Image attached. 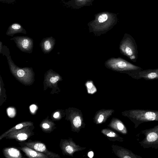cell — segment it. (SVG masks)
<instances>
[{"instance_id": "2e32d148", "label": "cell", "mask_w": 158, "mask_h": 158, "mask_svg": "<svg viewBox=\"0 0 158 158\" xmlns=\"http://www.w3.org/2000/svg\"><path fill=\"white\" fill-rule=\"evenodd\" d=\"M29 45V41L27 39L24 40L22 44L23 47L24 48H27Z\"/></svg>"}, {"instance_id": "d4e9b609", "label": "cell", "mask_w": 158, "mask_h": 158, "mask_svg": "<svg viewBox=\"0 0 158 158\" xmlns=\"http://www.w3.org/2000/svg\"><path fill=\"white\" fill-rule=\"evenodd\" d=\"M51 45L50 43H49L47 46H44V48L47 50H49L51 48Z\"/></svg>"}, {"instance_id": "5b68a950", "label": "cell", "mask_w": 158, "mask_h": 158, "mask_svg": "<svg viewBox=\"0 0 158 158\" xmlns=\"http://www.w3.org/2000/svg\"><path fill=\"white\" fill-rule=\"evenodd\" d=\"M137 135H143V139L138 143L143 148L158 149V125L152 128L141 131Z\"/></svg>"}, {"instance_id": "44dd1931", "label": "cell", "mask_w": 158, "mask_h": 158, "mask_svg": "<svg viewBox=\"0 0 158 158\" xmlns=\"http://www.w3.org/2000/svg\"><path fill=\"white\" fill-rule=\"evenodd\" d=\"M12 28L14 29H18L20 28V26L18 24H15L12 25Z\"/></svg>"}, {"instance_id": "277c9868", "label": "cell", "mask_w": 158, "mask_h": 158, "mask_svg": "<svg viewBox=\"0 0 158 158\" xmlns=\"http://www.w3.org/2000/svg\"><path fill=\"white\" fill-rule=\"evenodd\" d=\"M120 53L131 60L136 62L138 58V51L136 42L130 35L125 33L119 44Z\"/></svg>"}, {"instance_id": "6da1fadb", "label": "cell", "mask_w": 158, "mask_h": 158, "mask_svg": "<svg viewBox=\"0 0 158 158\" xmlns=\"http://www.w3.org/2000/svg\"><path fill=\"white\" fill-rule=\"evenodd\" d=\"M116 14L108 12L99 13L95 15V19L88 25L90 32L99 36L110 30L118 21Z\"/></svg>"}, {"instance_id": "7a4b0ae2", "label": "cell", "mask_w": 158, "mask_h": 158, "mask_svg": "<svg viewBox=\"0 0 158 158\" xmlns=\"http://www.w3.org/2000/svg\"><path fill=\"white\" fill-rule=\"evenodd\" d=\"M105 65L111 70L127 74L131 77L135 71L143 69L121 57L109 58L105 61Z\"/></svg>"}, {"instance_id": "8992f818", "label": "cell", "mask_w": 158, "mask_h": 158, "mask_svg": "<svg viewBox=\"0 0 158 158\" xmlns=\"http://www.w3.org/2000/svg\"><path fill=\"white\" fill-rule=\"evenodd\" d=\"M34 128L33 125L25 127L9 133L5 138L6 139H14L17 141L22 142L34 135L33 131Z\"/></svg>"}, {"instance_id": "ba28073f", "label": "cell", "mask_w": 158, "mask_h": 158, "mask_svg": "<svg viewBox=\"0 0 158 158\" xmlns=\"http://www.w3.org/2000/svg\"><path fill=\"white\" fill-rule=\"evenodd\" d=\"M131 77L137 80L141 78L147 80L157 79L158 68L137 71L134 73Z\"/></svg>"}, {"instance_id": "9c48e42d", "label": "cell", "mask_w": 158, "mask_h": 158, "mask_svg": "<svg viewBox=\"0 0 158 158\" xmlns=\"http://www.w3.org/2000/svg\"><path fill=\"white\" fill-rule=\"evenodd\" d=\"M19 149L23 151L26 156L29 158H49V156L43 153L38 152L30 148L25 146H21L19 147Z\"/></svg>"}, {"instance_id": "8fae6325", "label": "cell", "mask_w": 158, "mask_h": 158, "mask_svg": "<svg viewBox=\"0 0 158 158\" xmlns=\"http://www.w3.org/2000/svg\"><path fill=\"white\" fill-rule=\"evenodd\" d=\"M2 151L4 156L6 158H21L23 157L20 151L15 147L5 148Z\"/></svg>"}, {"instance_id": "52a82bcc", "label": "cell", "mask_w": 158, "mask_h": 158, "mask_svg": "<svg viewBox=\"0 0 158 158\" xmlns=\"http://www.w3.org/2000/svg\"><path fill=\"white\" fill-rule=\"evenodd\" d=\"M21 146H25L38 152L44 153L50 158H60L59 155L49 151L45 145L43 143L38 141L20 142L19 143Z\"/></svg>"}, {"instance_id": "cb8c5ba5", "label": "cell", "mask_w": 158, "mask_h": 158, "mask_svg": "<svg viewBox=\"0 0 158 158\" xmlns=\"http://www.w3.org/2000/svg\"><path fill=\"white\" fill-rule=\"evenodd\" d=\"M94 156V153L92 151H90L88 153V156L90 158H92Z\"/></svg>"}, {"instance_id": "603a6c76", "label": "cell", "mask_w": 158, "mask_h": 158, "mask_svg": "<svg viewBox=\"0 0 158 158\" xmlns=\"http://www.w3.org/2000/svg\"><path fill=\"white\" fill-rule=\"evenodd\" d=\"M107 136L110 137H114L115 136V134L112 132H111L107 135Z\"/></svg>"}, {"instance_id": "9a60e30c", "label": "cell", "mask_w": 158, "mask_h": 158, "mask_svg": "<svg viewBox=\"0 0 158 158\" xmlns=\"http://www.w3.org/2000/svg\"><path fill=\"white\" fill-rule=\"evenodd\" d=\"M60 111L57 110L55 111L52 115V117L55 120H58L60 118Z\"/></svg>"}, {"instance_id": "4fadbf2b", "label": "cell", "mask_w": 158, "mask_h": 158, "mask_svg": "<svg viewBox=\"0 0 158 158\" xmlns=\"http://www.w3.org/2000/svg\"><path fill=\"white\" fill-rule=\"evenodd\" d=\"M94 0H73L74 7L78 9L85 6L92 5Z\"/></svg>"}, {"instance_id": "ffe728a7", "label": "cell", "mask_w": 158, "mask_h": 158, "mask_svg": "<svg viewBox=\"0 0 158 158\" xmlns=\"http://www.w3.org/2000/svg\"><path fill=\"white\" fill-rule=\"evenodd\" d=\"M117 127L120 130H122L124 129L123 125L120 123H119L117 124Z\"/></svg>"}, {"instance_id": "7c38bea8", "label": "cell", "mask_w": 158, "mask_h": 158, "mask_svg": "<svg viewBox=\"0 0 158 158\" xmlns=\"http://www.w3.org/2000/svg\"><path fill=\"white\" fill-rule=\"evenodd\" d=\"M33 125V123L30 121H25L19 123L2 134L0 136V140L5 138L9 133L12 131H15L25 127Z\"/></svg>"}, {"instance_id": "e0dca14e", "label": "cell", "mask_w": 158, "mask_h": 158, "mask_svg": "<svg viewBox=\"0 0 158 158\" xmlns=\"http://www.w3.org/2000/svg\"><path fill=\"white\" fill-rule=\"evenodd\" d=\"M59 79V77L56 76L55 77H52L50 79V81L51 83H54L57 81Z\"/></svg>"}, {"instance_id": "7402d4cb", "label": "cell", "mask_w": 158, "mask_h": 158, "mask_svg": "<svg viewBox=\"0 0 158 158\" xmlns=\"http://www.w3.org/2000/svg\"><path fill=\"white\" fill-rule=\"evenodd\" d=\"M104 119V116L102 114H101L99 116L98 119V122L99 123H101L103 120Z\"/></svg>"}, {"instance_id": "ac0fdd59", "label": "cell", "mask_w": 158, "mask_h": 158, "mask_svg": "<svg viewBox=\"0 0 158 158\" xmlns=\"http://www.w3.org/2000/svg\"><path fill=\"white\" fill-rule=\"evenodd\" d=\"M25 73L24 71L22 69H19L18 70L17 72L18 76L19 77H22L24 75Z\"/></svg>"}, {"instance_id": "5bb4252c", "label": "cell", "mask_w": 158, "mask_h": 158, "mask_svg": "<svg viewBox=\"0 0 158 158\" xmlns=\"http://www.w3.org/2000/svg\"><path fill=\"white\" fill-rule=\"evenodd\" d=\"M73 123L76 127H80L81 124V121L80 117L79 116H76L73 120Z\"/></svg>"}, {"instance_id": "30bf717a", "label": "cell", "mask_w": 158, "mask_h": 158, "mask_svg": "<svg viewBox=\"0 0 158 158\" xmlns=\"http://www.w3.org/2000/svg\"><path fill=\"white\" fill-rule=\"evenodd\" d=\"M40 127L42 131L46 133H50L56 128V124L48 116L40 123Z\"/></svg>"}, {"instance_id": "3957f363", "label": "cell", "mask_w": 158, "mask_h": 158, "mask_svg": "<svg viewBox=\"0 0 158 158\" xmlns=\"http://www.w3.org/2000/svg\"><path fill=\"white\" fill-rule=\"evenodd\" d=\"M137 128L140 124L145 122L158 121V110L134 109L127 113Z\"/></svg>"}, {"instance_id": "d6986e66", "label": "cell", "mask_w": 158, "mask_h": 158, "mask_svg": "<svg viewBox=\"0 0 158 158\" xmlns=\"http://www.w3.org/2000/svg\"><path fill=\"white\" fill-rule=\"evenodd\" d=\"M36 106L35 105H32L30 106V110L32 113H34L36 110Z\"/></svg>"}]
</instances>
